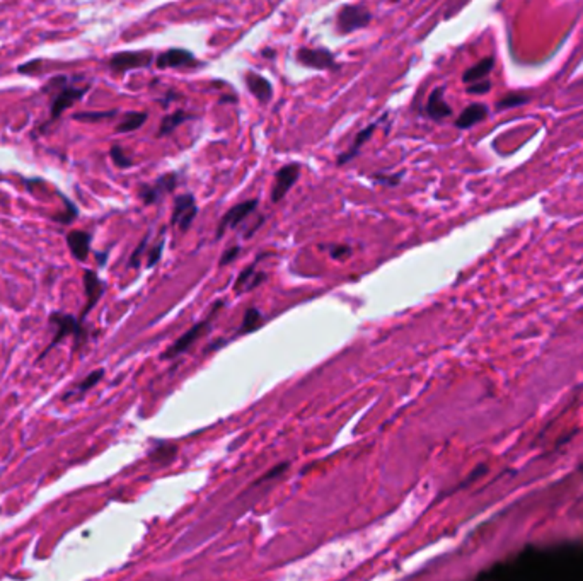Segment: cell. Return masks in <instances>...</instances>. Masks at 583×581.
I'll return each mask as SVG.
<instances>
[{
  "instance_id": "cell-29",
  "label": "cell",
  "mask_w": 583,
  "mask_h": 581,
  "mask_svg": "<svg viewBox=\"0 0 583 581\" xmlns=\"http://www.w3.org/2000/svg\"><path fill=\"white\" fill-rule=\"evenodd\" d=\"M404 172H398V174H374L372 176V179H374L375 182H381V184H388V186H396L399 184V181L403 179Z\"/></svg>"
},
{
  "instance_id": "cell-4",
  "label": "cell",
  "mask_w": 583,
  "mask_h": 581,
  "mask_svg": "<svg viewBox=\"0 0 583 581\" xmlns=\"http://www.w3.org/2000/svg\"><path fill=\"white\" fill-rule=\"evenodd\" d=\"M297 62L307 69L316 70H339V63L335 55L326 48H300L295 55Z\"/></svg>"
},
{
  "instance_id": "cell-10",
  "label": "cell",
  "mask_w": 583,
  "mask_h": 581,
  "mask_svg": "<svg viewBox=\"0 0 583 581\" xmlns=\"http://www.w3.org/2000/svg\"><path fill=\"white\" fill-rule=\"evenodd\" d=\"M299 176V164H287V166L282 167V169L277 172V176H275V184L273 189H271V200H273L275 203L282 202V200L285 198V195L292 189V186L297 182Z\"/></svg>"
},
{
  "instance_id": "cell-23",
  "label": "cell",
  "mask_w": 583,
  "mask_h": 581,
  "mask_svg": "<svg viewBox=\"0 0 583 581\" xmlns=\"http://www.w3.org/2000/svg\"><path fill=\"white\" fill-rule=\"evenodd\" d=\"M261 324H263V314H261L256 307H249L248 310H246L241 329L237 331V335L241 336V335H246V332L256 331Z\"/></svg>"
},
{
  "instance_id": "cell-15",
  "label": "cell",
  "mask_w": 583,
  "mask_h": 581,
  "mask_svg": "<svg viewBox=\"0 0 583 581\" xmlns=\"http://www.w3.org/2000/svg\"><path fill=\"white\" fill-rule=\"evenodd\" d=\"M84 286H85V293H87V306H85L84 312H82V319L91 312V308L99 302L101 295L105 293V283L101 282V278H99L94 271H89V270L85 271Z\"/></svg>"
},
{
  "instance_id": "cell-13",
  "label": "cell",
  "mask_w": 583,
  "mask_h": 581,
  "mask_svg": "<svg viewBox=\"0 0 583 581\" xmlns=\"http://www.w3.org/2000/svg\"><path fill=\"white\" fill-rule=\"evenodd\" d=\"M246 87L251 92L253 96H256V99L259 103H268L273 98V87H271L270 81L264 78L263 75L256 74V72H248L244 77Z\"/></svg>"
},
{
  "instance_id": "cell-30",
  "label": "cell",
  "mask_w": 583,
  "mask_h": 581,
  "mask_svg": "<svg viewBox=\"0 0 583 581\" xmlns=\"http://www.w3.org/2000/svg\"><path fill=\"white\" fill-rule=\"evenodd\" d=\"M489 89H491V82L486 81V78H483V81H478V82H473V84H469V87H467V92H469V94L481 96V94H486Z\"/></svg>"
},
{
  "instance_id": "cell-20",
  "label": "cell",
  "mask_w": 583,
  "mask_h": 581,
  "mask_svg": "<svg viewBox=\"0 0 583 581\" xmlns=\"http://www.w3.org/2000/svg\"><path fill=\"white\" fill-rule=\"evenodd\" d=\"M186 120H193V116L186 114V111L182 109L174 111L173 114H167V116H164L162 121H160V128L159 131H157V137H164V135L173 134V131L176 130L180 125L184 123Z\"/></svg>"
},
{
  "instance_id": "cell-7",
  "label": "cell",
  "mask_w": 583,
  "mask_h": 581,
  "mask_svg": "<svg viewBox=\"0 0 583 581\" xmlns=\"http://www.w3.org/2000/svg\"><path fill=\"white\" fill-rule=\"evenodd\" d=\"M50 321H52V324H55L59 329H56V335H55V338H53V341L50 343V346L46 348L45 353H43L39 358L45 357V355L48 353V351L52 350L53 346H56V344H59L60 341H63L67 336H75L77 339L82 336L81 322H78L77 319L74 317V315L63 314V312H53V314L50 315Z\"/></svg>"
},
{
  "instance_id": "cell-32",
  "label": "cell",
  "mask_w": 583,
  "mask_h": 581,
  "mask_svg": "<svg viewBox=\"0 0 583 581\" xmlns=\"http://www.w3.org/2000/svg\"><path fill=\"white\" fill-rule=\"evenodd\" d=\"M164 249V237L159 239V242H157V246L152 247V251L149 253V260H147V266L152 268L153 264L157 263V261L160 260V254H162Z\"/></svg>"
},
{
  "instance_id": "cell-27",
  "label": "cell",
  "mask_w": 583,
  "mask_h": 581,
  "mask_svg": "<svg viewBox=\"0 0 583 581\" xmlns=\"http://www.w3.org/2000/svg\"><path fill=\"white\" fill-rule=\"evenodd\" d=\"M103 375H105V370H101V368H99V370H96V372H91V374H89L84 380H82L81 385L77 387V394L87 392L91 387H94L96 383H98L99 380L103 379Z\"/></svg>"
},
{
  "instance_id": "cell-25",
  "label": "cell",
  "mask_w": 583,
  "mask_h": 581,
  "mask_svg": "<svg viewBox=\"0 0 583 581\" xmlns=\"http://www.w3.org/2000/svg\"><path fill=\"white\" fill-rule=\"evenodd\" d=\"M529 103V96L525 94H509L502 99V101L496 103V111L510 109V107L522 106V104Z\"/></svg>"
},
{
  "instance_id": "cell-1",
  "label": "cell",
  "mask_w": 583,
  "mask_h": 581,
  "mask_svg": "<svg viewBox=\"0 0 583 581\" xmlns=\"http://www.w3.org/2000/svg\"><path fill=\"white\" fill-rule=\"evenodd\" d=\"M89 89H91L89 84H85L84 87H75V85L70 84V77H67V75H59V77L50 78L48 84L43 87V92H52L50 120L45 123V128L52 125V121L59 120L63 111H67L75 103L81 101Z\"/></svg>"
},
{
  "instance_id": "cell-12",
  "label": "cell",
  "mask_w": 583,
  "mask_h": 581,
  "mask_svg": "<svg viewBox=\"0 0 583 581\" xmlns=\"http://www.w3.org/2000/svg\"><path fill=\"white\" fill-rule=\"evenodd\" d=\"M388 118H389V113H384L381 118H379V120H375L374 123L368 125L367 128L360 130L359 134H357V137L353 138L352 145H350L348 149H346L345 152H343L341 156L338 157V166H345L346 162H350V160L355 159V157L360 154V149H362L365 143H367L368 140L372 138V135H374V131L377 130L379 125H381L384 120H388Z\"/></svg>"
},
{
  "instance_id": "cell-31",
  "label": "cell",
  "mask_w": 583,
  "mask_h": 581,
  "mask_svg": "<svg viewBox=\"0 0 583 581\" xmlns=\"http://www.w3.org/2000/svg\"><path fill=\"white\" fill-rule=\"evenodd\" d=\"M239 253H241V247H239V246L229 247V249L224 251V254H222L219 264H220V266H227V264H231L232 261L237 260Z\"/></svg>"
},
{
  "instance_id": "cell-17",
  "label": "cell",
  "mask_w": 583,
  "mask_h": 581,
  "mask_svg": "<svg viewBox=\"0 0 583 581\" xmlns=\"http://www.w3.org/2000/svg\"><path fill=\"white\" fill-rule=\"evenodd\" d=\"M488 113L489 111L486 104H481V103L469 104V106H467L466 109L459 114V118L456 120V127L460 128V130H467V128L474 127V125L481 123L483 120H486Z\"/></svg>"
},
{
  "instance_id": "cell-22",
  "label": "cell",
  "mask_w": 583,
  "mask_h": 581,
  "mask_svg": "<svg viewBox=\"0 0 583 581\" xmlns=\"http://www.w3.org/2000/svg\"><path fill=\"white\" fill-rule=\"evenodd\" d=\"M178 454V447L174 443H159L150 450L149 458L157 464H169Z\"/></svg>"
},
{
  "instance_id": "cell-19",
  "label": "cell",
  "mask_w": 583,
  "mask_h": 581,
  "mask_svg": "<svg viewBox=\"0 0 583 581\" xmlns=\"http://www.w3.org/2000/svg\"><path fill=\"white\" fill-rule=\"evenodd\" d=\"M493 67H495V59H493V56H486V59H483L481 62H478L476 65L469 67V69L464 72L463 75L464 84H473V82L483 81V78H486L489 74H491Z\"/></svg>"
},
{
  "instance_id": "cell-35",
  "label": "cell",
  "mask_w": 583,
  "mask_h": 581,
  "mask_svg": "<svg viewBox=\"0 0 583 581\" xmlns=\"http://www.w3.org/2000/svg\"><path fill=\"white\" fill-rule=\"evenodd\" d=\"M263 55L266 56V59H273V56H275V52H273V50H271V48H266V50H264V52H263Z\"/></svg>"
},
{
  "instance_id": "cell-24",
  "label": "cell",
  "mask_w": 583,
  "mask_h": 581,
  "mask_svg": "<svg viewBox=\"0 0 583 581\" xmlns=\"http://www.w3.org/2000/svg\"><path fill=\"white\" fill-rule=\"evenodd\" d=\"M118 111L116 109H111V111H101V113H96V111H85V113H77L74 114V120L75 121H84V123H96V121H101V120H109V118L116 116Z\"/></svg>"
},
{
  "instance_id": "cell-16",
  "label": "cell",
  "mask_w": 583,
  "mask_h": 581,
  "mask_svg": "<svg viewBox=\"0 0 583 581\" xmlns=\"http://www.w3.org/2000/svg\"><path fill=\"white\" fill-rule=\"evenodd\" d=\"M266 278H268L266 273H263V271H256L255 264H249L248 268H244V270L241 271V275L237 276V279H235L234 292L237 293V295H241V293L249 292V290H255L256 286H259Z\"/></svg>"
},
{
  "instance_id": "cell-8",
  "label": "cell",
  "mask_w": 583,
  "mask_h": 581,
  "mask_svg": "<svg viewBox=\"0 0 583 581\" xmlns=\"http://www.w3.org/2000/svg\"><path fill=\"white\" fill-rule=\"evenodd\" d=\"M198 213V207H196V200L193 195H182L178 196L174 202L173 218H171V225H178L182 232L188 231L191 227L193 220Z\"/></svg>"
},
{
  "instance_id": "cell-3",
  "label": "cell",
  "mask_w": 583,
  "mask_h": 581,
  "mask_svg": "<svg viewBox=\"0 0 583 581\" xmlns=\"http://www.w3.org/2000/svg\"><path fill=\"white\" fill-rule=\"evenodd\" d=\"M372 12L362 3L355 6H345L336 14V28L341 34L355 33V31L363 30L370 24Z\"/></svg>"
},
{
  "instance_id": "cell-28",
  "label": "cell",
  "mask_w": 583,
  "mask_h": 581,
  "mask_svg": "<svg viewBox=\"0 0 583 581\" xmlns=\"http://www.w3.org/2000/svg\"><path fill=\"white\" fill-rule=\"evenodd\" d=\"M288 467H290V464H288V462H282V464L275 465V467H271L270 471L266 472V474H263V476H261L259 479L256 480L255 486H257V484H259V483H266V480H271V479L280 478V476H284L285 472H287V469H288Z\"/></svg>"
},
{
  "instance_id": "cell-5",
  "label": "cell",
  "mask_w": 583,
  "mask_h": 581,
  "mask_svg": "<svg viewBox=\"0 0 583 581\" xmlns=\"http://www.w3.org/2000/svg\"><path fill=\"white\" fill-rule=\"evenodd\" d=\"M178 186V174L176 172H166V174L159 176L153 184H144L140 188V198L145 205H153V203L160 202L167 193L174 191Z\"/></svg>"
},
{
  "instance_id": "cell-34",
  "label": "cell",
  "mask_w": 583,
  "mask_h": 581,
  "mask_svg": "<svg viewBox=\"0 0 583 581\" xmlns=\"http://www.w3.org/2000/svg\"><path fill=\"white\" fill-rule=\"evenodd\" d=\"M329 254H331V257H335V260H345V257H348L350 254H352V249H350L348 246H332L331 249H329Z\"/></svg>"
},
{
  "instance_id": "cell-11",
  "label": "cell",
  "mask_w": 583,
  "mask_h": 581,
  "mask_svg": "<svg viewBox=\"0 0 583 581\" xmlns=\"http://www.w3.org/2000/svg\"><path fill=\"white\" fill-rule=\"evenodd\" d=\"M198 60L195 59L191 52L182 48H173L160 53L157 56V67L162 69H188V67H196Z\"/></svg>"
},
{
  "instance_id": "cell-18",
  "label": "cell",
  "mask_w": 583,
  "mask_h": 581,
  "mask_svg": "<svg viewBox=\"0 0 583 581\" xmlns=\"http://www.w3.org/2000/svg\"><path fill=\"white\" fill-rule=\"evenodd\" d=\"M67 244H69L70 253L74 254L75 260H87L89 249H91V234L84 231H74L67 235Z\"/></svg>"
},
{
  "instance_id": "cell-21",
  "label": "cell",
  "mask_w": 583,
  "mask_h": 581,
  "mask_svg": "<svg viewBox=\"0 0 583 581\" xmlns=\"http://www.w3.org/2000/svg\"><path fill=\"white\" fill-rule=\"evenodd\" d=\"M147 118H149V114L147 113H137V111L127 113L123 116V120L118 123L116 131L118 134H130V131L138 130V128L145 123Z\"/></svg>"
},
{
  "instance_id": "cell-9",
  "label": "cell",
  "mask_w": 583,
  "mask_h": 581,
  "mask_svg": "<svg viewBox=\"0 0 583 581\" xmlns=\"http://www.w3.org/2000/svg\"><path fill=\"white\" fill-rule=\"evenodd\" d=\"M256 207H257V200H246V202L237 203L235 207H232L231 210L222 217L219 227H217V239H220L222 235L229 231V229L237 227V225L241 224V222H244L249 215L255 213Z\"/></svg>"
},
{
  "instance_id": "cell-14",
  "label": "cell",
  "mask_w": 583,
  "mask_h": 581,
  "mask_svg": "<svg viewBox=\"0 0 583 581\" xmlns=\"http://www.w3.org/2000/svg\"><path fill=\"white\" fill-rule=\"evenodd\" d=\"M443 92H445L443 87L435 89V91L428 96V103L427 106H425V111H427L428 116L435 121H442L452 114V107H450V104H447L445 98H443Z\"/></svg>"
},
{
  "instance_id": "cell-6",
  "label": "cell",
  "mask_w": 583,
  "mask_h": 581,
  "mask_svg": "<svg viewBox=\"0 0 583 581\" xmlns=\"http://www.w3.org/2000/svg\"><path fill=\"white\" fill-rule=\"evenodd\" d=\"M153 55L150 52H121L114 53L109 60V69L116 74L134 70L147 69L152 63Z\"/></svg>"
},
{
  "instance_id": "cell-2",
  "label": "cell",
  "mask_w": 583,
  "mask_h": 581,
  "mask_svg": "<svg viewBox=\"0 0 583 581\" xmlns=\"http://www.w3.org/2000/svg\"><path fill=\"white\" fill-rule=\"evenodd\" d=\"M220 304L222 302H217L215 306L212 307V314H210L209 317H205L203 321L196 322V324L193 326V328H189L188 331H186L184 335L181 336V338H178L176 341L171 344V346L167 348L166 351H164V355H162L164 360H167V358H169V360H173V358L180 357V355H182V353H186V351H188L189 348H191L196 341H198L202 336H205L206 331L210 329V326H212V317H213V314L219 310L217 307H219Z\"/></svg>"
},
{
  "instance_id": "cell-26",
  "label": "cell",
  "mask_w": 583,
  "mask_h": 581,
  "mask_svg": "<svg viewBox=\"0 0 583 581\" xmlns=\"http://www.w3.org/2000/svg\"><path fill=\"white\" fill-rule=\"evenodd\" d=\"M109 154H111V159H113L114 166L121 167V169H127V167H130L131 164H134V162H131L130 157H128L127 154L123 152V149H121L120 145H113V147H111Z\"/></svg>"
},
{
  "instance_id": "cell-33",
  "label": "cell",
  "mask_w": 583,
  "mask_h": 581,
  "mask_svg": "<svg viewBox=\"0 0 583 581\" xmlns=\"http://www.w3.org/2000/svg\"><path fill=\"white\" fill-rule=\"evenodd\" d=\"M147 242H149V237H145L144 240H142V242L138 244L137 249H135V253L131 254V257H130V266L131 268H138V266H140V257H142V254H144V251H145V247H147Z\"/></svg>"
}]
</instances>
